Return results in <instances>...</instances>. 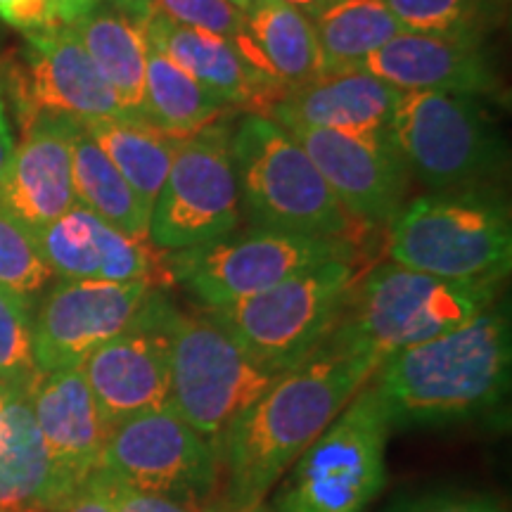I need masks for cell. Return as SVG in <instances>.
Masks as SVG:
<instances>
[{"mask_svg": "<svg viewBox=\"0 0 512 512\" xmlns=\"http://www.w3.org/2000/svg\"><path fill=\"white\" fill-rule=\"evenodd\" d=\"M394 264L448 280H498L512 266L508 202L494 188L427 192L389 223Z\"/></svg>", "mask_w": 512, "mask_h": 512, "instance_id": "obj_4", "label": "cell"}, {"mask_svg": "<svg viewBox=\"0 0 512 512\" xmlns=\"http://www.w3.org/2000/svg\"><path fill=\"white\" fill-rule=\"evenodd\" d=\"M377 361L335 337L275 377L219 444L226 501H266L294 460L375 373Z\"/></svg>", "mask_w": 512, "mask_h": 512, "instance_id": "obj_1", "label": "cell"}, {"mask_svg": "<svg viewBox=\"0 0 512 512\" xmlns=\"http://www.w3.org/2000/svg\"><path fill=\"white\" fill-rule=\"evenodd\" d=\"M155 285L60 280L43 292L34 313L38 373L81 366L95 349L124 332Z\"/></svg>", "mask_w": 512, "mask_h": 512, "instance_id": "obj_15", "label": "cell"}, {"mask_svg": "<svg viewBox=\"0 0 512 512\" xmlns=\"http://www.w3.org/2000/svg\"><path fill=\"white\" fill-rule=\"evenodd\" d=\"M147 121L174 138H188L223 119L228 105L209 93L178 64L147 46L145 60Z\"/></svg>", "mask_w": 512, "mask_h": 512, "instance_id": "obj_28", "label": "cell"}, {"mask_svg": "<svg viewBox=\"0 0 512 512\" xmlns=\"http://www.w3.org/2000/svg\"><path fill=\"white\" fill-rule=\"evenodd\" d=\"M510 380V309L498 299L470 323L387 356L368 384L392 430H437L489 418Z\"/></svg>", "mask_w": 512, "mask_h": 512, "instance_id": "obj_2", "label": "cell"}, {"mask_svg": "<svg viewBox=\"0 0 512 512\" xmlns=\"http://www.w3.org/2000/svg\"><path fill=\"white\" fill-rule=\"evenodd\" d=\"M401 91L363 67L325 69L316 79L287 88L268 119L278 126L328 128L356 136H387Z\"/></svg>", "mask_w": 512, "mask_h": 512, "instance_id": "obj_20", "label": "cell"}, {"mask_svg": "<svg viewBox=\"0 0 512 512\" xmlns=\"http://www.w3.org/2000/svg\"><path fill=\"white\" fill-rule=\"evenodd\" d=\"M72 183L76 204L112 223L131 238L147 240L150 211H147L112 159L100 150L86 126L76 128L72 145Z\"/></svg>", "mask_w": 512, "mask_h": 512, "instance_id": "obj_27", "label": "cell"}, {"mask_svg": "<svg viewBox=\"0 0 512 512\" xmlns=\"http://www.w3.org/2000/svg\"><path fill=\"white\" fill-rule=\"evenodd\" d=\"M392 427L366 382L280 479L273 512H366L387 486Z\"/></svg>", "mask_w": 512, "mask_h": 512, "instance_id": "obj_6", "label": "cell"}, {"mask_svg": "<svg viewBox=\"0 0 512 512\" xmlns=\"http://www.w3.org/2000/svg\"><path fill=\"white\" fill-rule=\"evenodd\" d=\"M98 3H102V0H57V5H60V12H62L64 27H67V24H72L74 19H79L81 15H86V12L93 10Z\"/></svg>", "mask_w": 512, "mask_h": 512, "instance_id": "obj_39", "label": "cell"}, {"mask_svg": "<svg viewBox=\"0 0 512 512\" xmlns=\"http://www.w3.org/2000/svg\"><path fill=\"white\" fill-rule=\"evenodd\" d=\"M0 19L22 36L64 27L57 0H0Z\"/></svg>", "mask_w": 512, "mask_h": 512, "instance_id": "obj_36", "label": "cell"}, {"mask_svg": "<svg viewBox=\"0 0 512 512\" xmlns=\"http://www.w3.org/2000/svg\"><path fill=\"white\" fill-rule=\"evenodd\" d=\"M15 380L17 377L0 375V437H3V430H5V413H8L12 384H15Z\"/></svg>", "mask_w": 512, "mask_h": 512, "instance_id": "obj_42", "label": "cell"}, {"mask_svg": "<svg viewBox=\"0 0 512 512\" xmlns=\"http://www.w3.org/2000/svg\"><path fill=\"white\" fill-rule=\"evenodd\" d=\"M81 119L41 114L15 143L8 169L0 176V211L38 233L76 204L72 145Z\"/></svg>", "mask_w": 512, "mask_h": 512, "instance_id": "obj_17", "label": "cell"}, {"mask_svg": "<svg viewBox=\"0 0 512 512\" xmlns=\"http://www.w3.org/2000/svg\"><path fill=\"white\" fill-rule=\"evenodd\" d=\"M382 512H510L501 496L467 486H432L396 496Z\"/></svg>", "mask_w": 512, "mask_h": 512, "instance_id": "obj_34", "label": "cell"}, {"mask_svg": "<svg viewBox=\"0 0 512 512\" xmlns=\"http://www.w3.org/2000/svg\"><path fill=\"white\" fill-rule=\"evenodd\" d=\"M242 221L233 128L216 121L181 138L150 214L147 240L159 252H183L235 233Z\"/></svg>", "mask_w": 512, "mask_h": 512, "instance_id": "obj_11", "label": "cell"}, {"mask_svg": "<svg viewBox=\"0 0 512 512\" xmlns=\"http://www.w3.org/2000/svg\"><path fill=\"white\" fill-rule=\"evenodd\" d=\"M356 278L354 259L325 261L240 302L202 311L256 363L285 373L330 337Z\"/></svg>", "mask_w": 512, "mask_h": 512, "instance_id": "obj_8", "label": "cell"}, {"mask_svg": "<svg viewBox=\"0 0 512 512\" xmlns=\"http://www.w3.org/2000/svg\"><path fill=\"white\" fill-rule=\"evenodd\" d=\"M230 3H233V5H235V8H238V10H242V12H247L249 8H252V3H254V0H230Z\"/></svg>", "mask_w": 512, "mask_h": 512, "instance_id": "obj_44", "label": "cell"}, {"mask_svg": "<svg viewBox=\"0 0 512 512\" xmlns=\"http://www.w3.org/2000/svg\"><path fill=\"white\" fill-rule=\"evenodd\" d=\"M98 467L140 491L204 501L219 482L221 456L214 441L164 403L114 425Z\"/></svg>", "mask_w": 512, "mask_h": 512, "instance_id": "obj_13", "label": "cell"}, {"mask_svg": "<svg viewBox=\"0 0 512 512\" xmlns=\"http://www.w3.org/2000/svg\"><path fill=\"white\" fill-rule=\"evenodd\" d=\"M361 67L401 93L434 91L484 98L501 88L491 55L479 38L403 29L366 57Z\"/></svg>", "mask_w": 512, "mask_h": 512, "instance_id": "obj_19", "label": "cell"}, {"mask_svg": "<svg viewBox=\"0 0 512 512\" xmlns=\"http://www.w3.org/2000/svg\"><path fill=\"white\" fill-rule=\"evenodd\" d=\"M53 278L36 235L0 211V287L34 304Z\"/></svg>", "mask_w": 512, "mask_h": 512, "instance_id": "obj_31", "label": "cell"}, {"mask_svg": "<svg viewBox=\"0 0 512 512\" xmlns=\"http://www.w3.org/2000/svg\"><path fill=\"white\" fill-rule=\"evenodd\" d=\"M501 294L498 280H448L387 261L356 278L330 335L380 366L396 351L470 323Z\"/></svg>", "mask_w": 512, "mask_h": 512, "instance_id": "obj_3", "label": "cell"}, {"mask_svg": "<svg viewBox=\"0 0 512 512\" xmlns=\"http://www.w3.org/2000/svg\"><path fill=\"white\" fill-rule=\"evenodd\" d=\"M34 363V304L0 287V375L31 377Z\"/></svg>", "mask_w": 512, "mask_h": 512, "instance_id": "obj_32", "label": "cell"}, {"mask_svg": "<svg viewBox=\"0 0 512 512\" xmlns=\"http://www.w3.org/2000/svg\"><path fill=\"white\" fill-rule=\"evenodd\" d=\"M12 152H15V136H12L10 126V107L3 95V88H0V176L8 169Z\"/></svg>", "mask_w": 512, "mask_h": 512, "instance_id": "obj_38", "label": "cell"}, {"mask_svg": "<svg viewBox=\"0 0 512 512\" xmlns=\"http://www.w3.org/2000/svg\"><path fill=\"white\" fill-rule=\"evenodd\" d=\"M31 377H17L0 437V512H57L76 486L50 458L31 413Z\"/></svg>", "mask_w": 512, "mask_h": 512, "instance_id": "obj_23", "label": "cell"}, {"mask_svg": "<svg viewBox=\"0 0 512 512\" xmlns=\"http://www.w3.org/2000/svg\"><path fill=\"white\" fill-rule=\"evenodd\" d=\"M240 207L252 228L349 240L354 219L283 126L247 114L233 131Z\"/></svg>", "mask_w": 512, "mask_h": 512, "instance_id": "obj_5", "label": "cell"}, {"mask_svg": "<svg viewBox=\"0 0 512 512\" xmlns=\"http://www.w3.org/2000/svg\"><path fill=\"white\" fill-rule=\"evenodd\" d=\"M57 512H114L110 498L98 482V477L91 475L83 482L72 496L67 498V503L62 505Z\"/></svg>", "mask_w": 512, "mask_h": 512, "instance_id": "obj_37", "label": "cell"}, {"mask_svg": "<svg viewBox=\"0 0 512 512\" xmlns=\"http://www.w3.org/2000/svg\"><path fill=\"white\" fill-rule=\"evenodd\" d=\"M171 299L152 287L138 316L81 363L107 427L169 403L171 394Z\"/></svg>", "mask_w": 512, "mask_h": 512, "instance_id": "obj_14", "label": "cell"}, {"mask_svg": "<svg viewBox=\"0 0 512 512\" xmlns=\"http://www.w3.org/2000/svg\"><path fill=\"white\" fill-rule=\"evenodd\" d=\"M354 221L384 226L408 202L411 174L392 136H356L328 128L287 126Z\"/></svg>", "mask_w": 512, "mask_h": 512, "instance_id": "obj_16", "label": "cell"}, {"mask_svg": "<svg viewBox=\"0 0 512 512\" xmlns=\"http://www.w3.org/2000/svg\"><path fill=\"white\" fill-rule=\"evenodd\" d=\"M169 406L216 446L242 411L271 387L280 373L256 363L226 330L200 311L171 302Z\"/></svg>", "mask_w": 512, "mask_h": 512, "instance_id": "obj_9", "label": "cell"}, {"mask_svg": "<svg viewBox=\"0 0 512 512\" xmlns=\"http://www.w3.org/2000/svg\"><path fill=\"white\" fill-rule=\"evenodd\" d=\"M406 31L484 41L505 12L491 0H382Z\"/></svg>", "mask_w": 512, "mask_h": 512, "instance_id": "obj_30", "label": "cell"}, {"mask_svg": "<svg viewBox=\"0 0 512 512\" xmlns=\"http://www.w3.org/2000/svg\"><path fill=\"white\" fill-rule=\"evenodd\" d=\"M95 477L110 498L114 512H209L202 501H190V498H176L164 494H152V491H140L136 486H128L105 470H95Z\"/></svg>", "mask_w": 512, "mask_h": 512, "instance_id": "obj_35", "label": "cell"}, {"mask_svg": "<svg viewBox=\"0 0 512 512\" xmlns=\"http://www.w3.org/2000/svg\"><path fill=\"white\" fill-rule=\"evenodd\" d=\"M145 41L228 107L268 117L285 95L283 86L256 74L233 43L209 31L183 27L150 12L145 19Z\"/></svg>", "mask_w": 512, "mask_h": 512, "instance_id": "obj_22", "label": "cell"}, {"mask_svg": "<svg viewBox=\"0 0 512 512\" xmlns=\"http://www.w3.org/2000/svg\"><path fill=\"white\" fill-rule=\"evenodd\" d=\"M0 88L19 131L41 114L128 119L110 83L69 27L24 34V43L0 60Z\"/></svg>", "mask_w": 512, "mask_h": 512, "instance_id": "obj_12", "label": "cell"}, {"mask_svg": "<svg viewBox=\"0 0 512 512\" xmlns=\"http://www.w3.org/2000/svg\"><path fill=\"white\" fill-rule=\"evenodd\" d=\"M29 401L50 458L64 479L79 489L98 470L110 434L81 366L36 373L29 384Z\"/></svg>", "mask_w": 512, "mask_h": 512, "instance_id": "obj_21", "label": "cell"}, {"mask_svg": "<svg viewBox=\"0 0 512 512\" xmlns=\"http://www.w3.org/2000/svg\"><path fill=\"white\" fill-rule=\"evenodd\" d=\"M36 245L60 280H105V283L155 285L166 252L150 240L121 233L81 204L36 233Z\"/></svg>", "mask_w": 512, "mask_h": 512, "instance_id": "obj_18", "label": "cell"}, {"mask_svg": "<svg viewBox=\"0 0 512 512\" xmlns=\"http://www.w3.org/2000/svg\"><path fill=\"white\" fill-rule=\"evenodd\" d=\"M491 3L496 5L498 10H503V12H508V5H510V0H491Z\"/></svg>", "mask_w": 512, "mask_h": 512, "instance_id": "obj_45", "label": "cell"}, {"mask_svg": "<svg viewBox=\"0 0 512 512\" xmlns=\"http://www.w3.org/2000/svg\"><path fill=\"white\" fill-rule=\"evenodd\" d=\"M335 259H356L354 242L249 228L166 254L164 266L202 309H216Z\"/></svg>", "mask_w": 512, "mask_h": 512, "instance_id": "obj_10", "label": "cell"}, {"mask_svg": "<svg viewBox=\"0 0 512 512\" xmlns=\"http://www.w3.org/2000/svg\"><path fill=\"white\" fill-rule=\"evenodd\" d=\"M280 3L290 5V8L304 12L309 19H316L320 12L325 10V5L330 3V0H280Z\"/></svg>", "mask_w": 512, "mask_h": 512, "instance_id": "obj_41", "label": "cell"}, {"mask_svg": "<svg viewBox=\"0 0 512 512\" xmlns=\"http://www.w3.org/2000/svg\"><path fill=\"white\" fill-rule=\"evenodd\" d=\"M67 27L79 38L102 79L110 83L128 119L150 124L145 107V24L112 0H102Z\"/></svg>", "mask_w": 512, "mask_h": 512, "instance_id": "obj_25", "label": "cell"}, {"mask_svg": "<svg viewBox=\"0 0 512 512\" xmlns=\"http://www.w3.org/2000/svg\"><path fill=\"white\" fill-rule=\"evenodd\" d=\"M389 136L411 178L432 192L491 188L508 164L501 133L475 95L401 93Z\"/></svg>", "mask_w": 512, "mask_h": 512, "instance_id": "obj_7", "label": "cell"}, {"mask_svg": "<svg viewBox=\"0 0 512 512\" xmlns=\"http://www.w3.org/2000/svg\"><path fill=\"white\" fill-rule=\"evenodd\" d=\"M209 512H273L271 505L266 501H254V503H245V505H233V503H221L216 508H209Z\"/></svg>", "mask_w": 512, "mask_h": 512, "instance_id": "obj_43", "label": "cell"}, {"mask_svg": "<svg viewBox=\"0 0 512 512\" xmlns=\"http://www.w3.org/2000/svg\"><path fill=\"white\" fill-rule=\"evenodd\" d=\"M183 27L209 31L226 38L235 48L245 34V12L230 0H152V10Z\"/></svg>", "mask_w": 512, "mask_h": 512, "instance_id": "obj_33", "label": "cell"}, {"mask_svg": "<svg viewBox=\"0 0 512 512\" xmlns=\"http://www.w3.org/2000/svg\"><path fill=\"white\" fill-rule=\"evenodd\" d=\"M238 53L256 74L285 91L304 86L325 72L313 22L280 0H254L245 12V34Z\"/></svg>", "mask_w": 512, "mask_h": 512, "instance_id": "obj_24", "label": "cell"}, {"mask_svg": "<svg viewBox=\"0 0 512 512\" xmlns=\"http://www.w3.org/2000/svg\"><path fill=\"white\" fill-rule=\"evenodd\" d=\"M114 5H119L121 10L128 12L131 17H136L138 22L145 24V19L150 17L152 10V0H112Z\"/></svg>", "mask_w": 512, "mask_h": 512, "instance_id": "obj_40", "label": "cell"}, {"mask_svg": "<svg viewBox=\"0 0 512 512\" xmlns=\"http://www.w3.org/2000/svg\"><path fill=\"white\" fill-rule=\"evenodd\" d=\"M311 22L325 69L361 67L366 57L403 31L382 0H330Z\"/></svg>", "mask_w": 512, "mask_h": 512, "instance_id": "obj_29", "label": "cell"}, {"mask_svg": "<svg viewBox=\"0 0 512 512\" xmlns=\"http://www.w3.org/2000/svg\"><path fill=\"white\" fill-rule=\"evenodd\" d=\"M83 126L152 214L181 138L133 119H88Z\"/></svg>", "mask_w": 512, "mask_h": 512, "instance_id": "obj_26", "label": "cell"}]
</instances>
